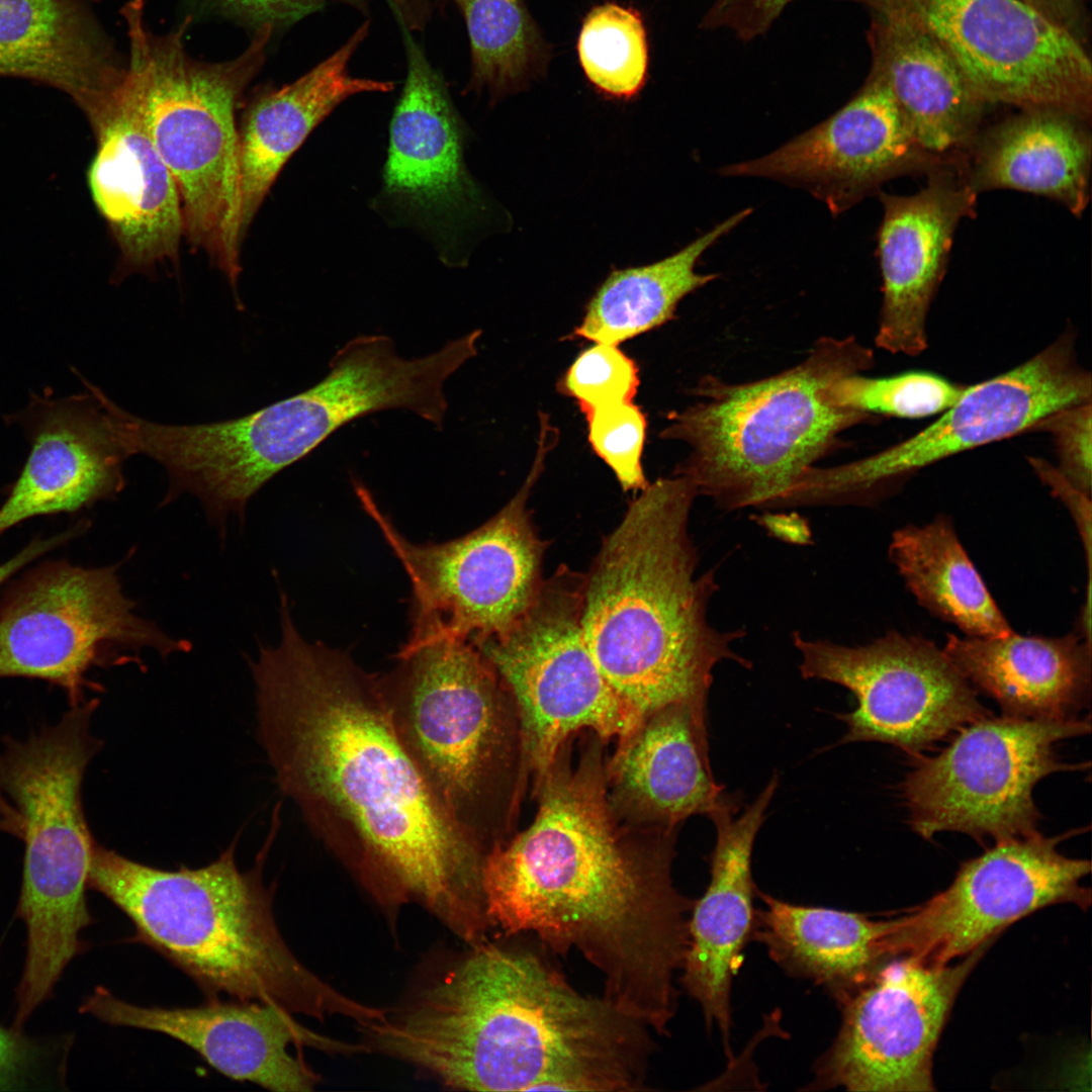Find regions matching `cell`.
Listing matches in <instances>:
<instances>
[{
  "mask_svg": "<svg viewBox=\"0 0 1092 1092\" xmlns=\"http://www.w3.org/2000/svg\"><path fill=\"white\" fill-rule=\"evenodd\" d=\"M249 661L258 736L281 792L379 903L416 902L467 943L489 930L485 849L431 793L391 726L377 673L305 640L289 607Z\"/></svg>",
  "mask_w": 1092,
  "mask_h": 1092,
  "instance_id": "6da1fadb",
  "label": "cell"
},
{
  "mask_svg": "<svg viewBox=\"0 0 1092 1092\" xmlns=\"http://www.w3.org/2000/svg\"><path fill=\"white\" fill-rule=\"evenodd\" d=\"M78 376L84 392L55 398L46 389L6 419L24 429L30 451L0 507V535L29 518L112 499L125 486L123 464L131 455L118 405Z\"/></svg>",
  "mask_w": 1092,
  "mask_h": 1092,
  "instance_id": "ffe728a7",
  "label": "cell"
},
{
  "mask_svg": "<svg viewBox=\"0 0 1092 1092\" xmlns=\"http://www.w3.org/2000/svg\"><path fill=\"white\" fill-rule=\"evenodd\" d=\"M480 331L414 359L397 354L385 335H363L332 358L312 387L254 413L253 433L269 466L280 472L302 459L343 425L367 414L408 410L442 429L447 379L476 355Z\"/></svg>",
  "mask_w": 1092,
  "mask_h": 1092,
  "instance_id": "d6986e66",
  "label": "cell"
},
{
  "mask_svg": "<svg viewBox=\"0 0 1092 1092\" xmlns=\"http://www.w3.org/2000/svg\"><path fill=\"white\" fill-rule=\"evenodd\" d=\"M870 14V73L887 85L919 146L937 160L970 146L986 102L951 56L915 20Z\"/></svg>",
  "mask_w": 1092,
  "mask_h": 1092,
  "instance_id": "83f0119b",
  "label": "cell"
},
{
  "mask_svg": "<svg viewBox=\"0 0 1092 1092\" xmlns=\"http://www.w3.org/2000/svg\"><path fill=\"white\" fill-rule=\"evenodd\" d=\"M751 211L734 213L660 261L614 269L588 301L571 337L618 345L670 321L684 297L718 277L696 272L701 256Z\"/></svg>",
  "mask_w": 1092,
  "mask_h": 1092,
  "instance_id": "836d02e7",
  "label": "cell"
},
{
  "mask_svg": "<svg viewBox=\"0 0 1092 1092\" xmlns=\"http://www.w3.org/2000/svg\"><path fill=\"white\" fill-rule=\"evenodd\" d=\"M874 362L854 338H822L801 363L767 378L733 384L705 377L695 389L700 399L671 414L660 433L691 447L674 474L724 510L783 506L842 432L874 419L829 395L834 381Z\"/></svg>",
  "mask_w": 1092,
  "mask_h": 1092,
  "instance_id": "8992f818",
  "label": "cell"
},
{
  "mask_svg": "<svg viewBox=\"0 0 1092 1092\" xmlns=\"http://www.w3.org/2000/svg\"><path fill=\"white\" fill-rule=\"evenodd\" d=\"M80 1012L111 1025L171 1036L190 1046L222 1075L271 1091H311L320 1081L301 1058L289 1054L290 1044L333 1055L368 1052L363 1043L314 1032L286 1010L254 1001L215 999L197 1007H143L97 987L83 1001Z\"/></svg>",
  "mask_w": 1092,
  "mask_h": 1092,
  "instance_id": "7402d4cb",
  "label": "cell"
},
{
  "mask_svg": "<svg viewBox=\"0 0 1092 1092\" xmlns=\"http://www.w3.org/2000/svg\"><path fill=\"white\" fill-rule=\"evenodd\" d=\"M793 0H714L700 26L728 30L744 42L765 35Z\"/></svg>",
  "mask_w": 1092,
  "mask_h": 1092,
  "instance_id": "7bdbcfd3",
  "label": "cell"
},
{
  "mask_svg": "<svg viewBox=\"0 0 1092 1092\" xmlns=\"http://www.w3.org/2000/svg\"><path fill=\"white\" fill-rule=\"evenodd\" d=\"M989 943L956 965L904 957L839 1002L841 1024L807 1089L932 1091V1059L964 982Z\"/></svg>",
  "mask_w": 1092,
  "mask_h": 1092,
  "instance_id": "2e32d148",
  "label": "cell"
},
{
  "mask_svg": "<svg viewBox=\"0 0 1092 1092\" xmlns=\"http://www.w3.org/2000/svg\"><path fill=\"white\" fill-rule=\"evenodd\" d=\"M256 864L241 872L233 842L211 863L166 871L132 860L94 841L88 888L117 906L132 922V940L144 943L190 977L207 1000L278 1006L324 1021L350 1018L358 1025L380 1019L384 1008L357 1001L326 983L291 951L273 912L274 888L262 869L277 829Z\"/></svg>",
  "mask_w": 1092,
  "mask_h": 1092,
  "instance_id": "5b68a950",
  "label": "cell"
},
{
  "mask_svg": "<svg viewBox=\"0 0 1092 1092\" xmlns=\"http://www.w3.org/2000/svg\"><path fill=\"white\" fill-rule=\"evenodd\" d=\"M967 180L932 173L911 195L880 192L884 213L878 233L883 300L879 348L916 356L927 347L926 317L944 275L956 230L974 210Z\"/></svg>",
  "mask_w": 1092,
  "mask_h": 1092,
  "instance_id": "4316f807",
  "label": "cell"
},
{
  "mask_svg": "<svg viewBox=\"0 0 1092 1092\" xmlns=\"http://www.w3.org/2000/svg\"><path fill=\"white\" fill-rule=\"evenodd\" d=\"M933 162L939 160L919 146L887 85L869 73L852 98L827 119L776 151L720 173L800 186L837 215L885 181Z\"/></svg>",
  "mask_w": 1092,
  "mask_h": 1092,
  "instance_id": "44dd1931",
  "label": "cell"
},
{
  "mask_svg": "<svg viewBox=\"0 0 1092 1092\" xmlns=\"http://www.w3.org/2000/svg\"><path fill=\"white\" fill-rule=\"evenodd\" d=\"M405 29V28H404ZM407 76L389 128L385 195L439 242L445 261L479 207L464 163V127L444 81L404 30Z\"/></svg>",
  "mask_w": 1092,
  "mask_h": 1092,
  "instance_id": "cb8c5ba5",
  "label": "cell"
},
{
  "mask_svg": "<svg viewBox=\"0 0 1092 1092\" xmlns=\"http://www.w3.org/2000/svg\"><path fill=\"white\" fill-rule=\"evenodd\" d=\"M967 386L928 372H907L890 377L850 374L829 388L838 406L868 415L922 418L942 413L964 393Z\"/></svg>",
  "mask_w": 1092,
  "mask_h": 1092,
  "instance_id": "74e56055",
  "label": "cell"
},
{
  "mask_svg": "<svg viewBox=\"0 0 1092 1092\" xmlns=\"http://www.w3.org/2000/svg\"><path fill=\"white\" fill-rule=\"evenodd\" d=\"M584 574L559 566L505 634L476 645L516 709L522 786L545 772L561 747L588 730L602 743L639 722L602 673L582 634Z\"/></svg>",
  "mask_w": 1092,
  "mask_h": 1092,
  "instance_id": "8fae6325",
  "label": "cell"
},
{
  "mask_svg": "<svg viewBox=\"0 0 1092 1092\" xmlns=\"http://www.w3.org/2000/svg\"><path fill=\"white\" fill-rule=\"evenodd\" d=\"M752 936L792 976L824 987L837 1002L862 986L888 960L896 919L791 904L758 892Z\"/></svg>",
  "mask_w": 1092,
  "mask_h": 1092,
  "instance_id": "4dcf8cb0",
  "label": "cell"
},
{
  "mask_svg": "<svg viewBox=\"0 0 1092 1092\" xmlns=\"http://www.w3.org/2000/svg\"><path fill=\"white\" fill-rule=\"evenodd\" d=\"M117 569L50 561L19 579L0 603V677L49 681L74 706L85 701L93 667L138 661L144 649L189 651L187 640L136 614Z\"/></svg>",
  "mask_w": 1092,
  "mask_h": 1092,
  "instance_id": "7c38bea8",
  "label": "cell"
},
{
  "mask_svg": "<svg viewBox=\"0 0 1092 1092\" xmlns=\"http://www.w3.org/2000/svg\"><path fill=\"white\" fill-rule=\"evenodd\" d=\"M396 16L408 29H419L428 16L427 0H387Z\"/></svg>",
  "mask_w": 1092,
  "mask_h": 1092,
  "instance_id": "c3c4849f",
  "label": "cell"
},
{
  "mask_svg": "<svg viewBox=\"0 0 1092 1092\" xmlns=\"http://www.w3.org/2000/svg\"><path fill=\"white\" fill-rule=\"evenodd\" d=\"M1056 25L1083 41L1082 0H1022Z\"/></svg>",
  "mask_w": 1092,
  "mask_h": 1092,
  "instance_id": "7dc6e473",
  "label": "cell"
},
{
  "mask_svg": "<svg viewBox=\"0 0 1092 1092\" xmlns=\"http://www.w3.org/2000/svg\"><path fill=\"white\" fill-rule=\"evenodd\" d=\"M555 440L554 428L542 418L538 452L519 491L486 523L444 543H412L357 485L364 510L410 578L411 640L449 636L478 644L508 632L531 608L544 582L546 543L527 504Z\"/></svg>",
  "mask_w": 1092,
  "mask_h": 1092,
  "instance_id": "30bf717a",
  "label": "cell"
},
{
  "mask_svg": "<svg viewBox=\"0 0 1092 1092\" xmlns=\"http://www.w3.org/2000/svg\"><path fill=\"white\" fill-rule=\"evenodd\" d=\"M706 707L707 702L665 706L617 740L605 775L611 806L622 821L674 831L693 815L709 817L737 801L714 779Z\"/></svg>",
  "mask_w": 1092,
  "mask_h": 1092,
  "instance_id": "484cf974",
  "label": "cell"
},
{
  "mask_svg": "<svg viewBox=\"0 0 1092 1092\" xmlns=\"http://www.w3.org/2000/svg\"><path fill=\"white\" fill-rule=\"evenodd\" d=\"M639 383L633 359L617 345L596 343L576 357L557 387L586 415L604 405L632 401Z\"/></svg>",
  "mask_w": 1092,
  "mask_h": 1092,
  "instance_id": "f35d334b",
  "label": "cell"
},
{
  "mask_svg": "<svg viewBox=\"0 0 1092 1092\" xmlns=\"http://www.w3.org/2000/svg\"><path fill=\"white\" fill-rule=\"evenodd\" d=\"M1086 121L1059 109H1022L977 142L968 184L976 193L1003 188L1048 196L1080 214L1089 200Z\"/></svg>",
  "mask_w": 1092,
  "mask_h": 1092,
  "instance_id": "1f68e13d",
  "label": "cell"
},
{
  "mask_svg": "<svg viewBox=\"0 0 1092 1092\" xmlns=\"http://www.w3.org/2000/svg\"><path fill=\"white\" fill-rule=\"evenodd\" d=\"M903 14L932 34L987 102L1089 119L1092 68L1082 41L1022 0H833Z\"/></svg>",
  "mask_w": 1092,
  "mask_h": 1092,
  "instance_id": "5bb4252c",
  "label": "cell"
},
{
  "mask_svg": "<svg viewBox=\"0 0 1092 1092\" xmlns=\"http://www.w3.org/2000/svg\"><path fill=\"white\" fill-rule=\"evenodd\" d=\"M96 699L71 706L54 725L25 740L7 738L0 752V792L16 807L24 842L16 907L27 931L18 984L31 999L50 997L70 962L83 951L81 932L93 918L85 892L94 844L82 804V783L102 742L91 731Z\"/></svg>",
  "mask_w": 1092,
  "mask_h": 1092,
  "instance_id": "9c48e42d",
  "label": "cell"
},
{
  "mask_svg": "<svg viewBox=\"0 0 1092 1092\" xmlns=\"http://www.w3.org/2000/svg\"><path fill=\"white\" fill-rule=\"evenodd\" d=\"M87 524L80 522L74 527L46 539L31 541L9 560L0 563V584L35 558L46 554L80 534Z\"/></svg>",
  "mask_w": 1092,
  "mask_h": 1092,
  "instance_id": "bcb514c9",
  "label": "cell"
},
{
  "mask_svg": "<svg viewBox=\"0 0 1092 1092\" xmlns=\"http://www.w3.org/2000/svg\"><path fill=\"white\" fill-rule=\"evenodd\" d=\"M377 673L395 735L449 815L486 852L507 839L522 788L514 702L473 643L407 641Z\"/></svg>",
  "mask_w": 1092,
  "mask_h": 1092,
  "instance_id": "52a82bcc",
  "label": "cell"
},
{
  "mask_svg": "<svg viewBox=\"0 0 1092 1092\" xmlns=\"http://www.w3.org/2000/svg\"><path fill=\"white\" fill-rule=\"evenodd\" d=\"M889 557L917 602L966 636L1003 637L1013 632L949 518L939 516L924 526L898 529Z\"/></svg>",
  "mask_w": 1092,
  "mask_h": 1092,
  "instance_id": "e575fe53",
  "label": "cell"
},
{
  "mask_svg": "<svg viewBox=\"0 0 1092 1092\" xmlns=\"http://www.w3.org/2000/svg\"><path fill=\"white\" fill-rule=\"evenodd\" d=\"M604 539L584 574L581 629L602 673L630 713L707 702L717 664L750 663L733 650L742 630L708 620L715 574L697 575L689 534L690 479L648 483Z\"/></svg>",
  "mask_w": 1092,
  "mask_h": 1092,
  "instance_id": "277c9868",
  "label": "cell"
},
{
  "mask_svg": "<svg viewBox=\"0 0 1092 1092\" xmlns=\"http://www.w3.org/2000/svg\"><path fill=\"white\" fill-rule=\"evenodd\" d=\"M123 71L80 0H0V75L44 81L83 108Z\"/></svg>",
  "mask_w": 1092,
  "mask_h": 1092,
  "instance_id": "d6a6232c",
  "label": "cell"
},
{
  "mask_svg": "<svg viewBox=\"0 0 1092 1092\" xmlns=\"http://www.w3.org/2000/svg\"><path fill=\"white\" fill-rule=\"evenodd\" d=\"M1091 401L1060 410L1031 430L1052 435L1059 456V471L1076 487L1091 495Z\"/></svg>",
  "mask_w": 1092,
  "mask_h": 1092,
  "instance_id": "b9f144b4",
  "label": "cell"
},
{
  "mask_svg": "<svg viewBox=\"0 0 1092 1092\" xmlns=\"http://www.w3.org/2000/svg\"><path fill=\"white\" fill-rule=\"evenodd\" d=\"M230 16L258 27L291 24L323 7L326 0H208Z\"/></svg>",
  "mask_w": 1092,
  "mask_h": 1092,
  "instance_id": "ee69618b",
  "label": "cell"
},
{
  "mask_svg": "<svg viewBox=\"0 0 1092 1092\" xmlns=\"http://www.w3.org/2000/svg\"><path fill=\"white\" fill-rule=\"evenodd\" d=\"M471 49L469 88L497 97L540 73L548 49L523 0H457Z\"/></svg>",
  "mask_w": 1092,
  "mask_h": 1092,
  "instance_id": "d590c367",
  "label": "cell"
},
{
  "mask_svg": "<svg viewBox=\"0 0 1092 1092\" xmlns=\"http://www.w3.org/2000/svg\"><path fill=\"white\" fill-rule=\"evenodd\" d=\"M600 743L572 764L567 742L534 781L532 823L485 855L486 913L507 936L578 951L601 973L605 999L664 1035L694 901L671 879L674 831L642 840L613 810Z\"/></svg>",
  "mask_w": 1092,
  "mask_h": 1092,
  "instance_id": "7a4b0ae2",
  "label": "cell"
},
{
  "mask_svg": "<svg viewBox=\"0 0 1092 1092\" xmlns=\"http://www.w3.org/2000/svg\"><path fill=\"white\" fill-rule=\"evenodd\" d=\"M1091 374L1078 362L1075 336L1065 332L1022 364L966 387L937 421L879 453L827 468L806 479L817 504L863 497L892 481L958 453L1023 431L1065 407L1091 401Z\"/></svg>",
  "mask_w": 1092,
  "mask_h": 1092,
  "instance_id": "9a60e30c",
  "label": "cell"
},
{
  "mask_svg": "<svg viewBox=\"0 0 1092 1092\" xmlns=\"http://www.w3.org/2000/svg\"><path fill=\"white\" fill-rule=\"evenodd\" d=\"M778 786L775 774L741 815L735 817V802L709 816L717 832L711 879L704 895L694 901L689 917V945L680 982L699 1003L706 1026L719 1029L729 1057L732 981L754 924L752 848Z\"/></svg>",
  "mask_w": 1092,
  "mask_h": 1092,
  "instance_id": "d4e9b609",
  "label": "cell"
},
{
  "mask_svg": "<svg viewBox=\"0 0 1092 1092\" xmlns=\"http://www.w3.org/2000/svg\"><path fill=\"white\" fill-rule=\"evenodd\" d=\"M71 1040L34 1037L0 1023V1091L63 1088Z\"/></svg>",
  "mask_w": 1092,
  "mask_h": 1092,
  "instance_id": "60d3db41",
  "label": "cell"
},
{
  "mask_svg": "<svg viewBox=\"0 0 1092 1092\" xmlns=\"http://www.w3.org/2000/svg\"><path fill=\"white\" fill-rule=\"evenodd\" d=\"M471 950L385 1017L359 1026L368 1051L470 1091L647 1089L650 1029L575 990L541 954Z\"/></svg>",
  "mask_w": 1092,
  "mask_h": 1092,
  "instance_id": "3957f363",
  "label": "cell"
},
{
  "mask_svg": "<svg viewBox=\"0 0 1092 1092\" xmlns=\"http://www.w3.org/2000/svg\"><path fill=\"white\" fill-rule=\"evenodd\" d=\"M1064 836L1038 831L996 841L962 864L952 883L908 915L896 918L888 937L890 957H912L943 966L990 943L1018 919L1055 904L1086 910L1091 891L1081 881L1087 859L1061 854Z\"/></svg>",
  "mask_w": 1092,
  "mask_h": 1092,
  "instance_id": "ac0fdd59",
  "label": "cell"
},
{
  "mask_svg": "<svg viewBox=\"0 0 1092 1092\" xmlns=\"http://www.w3.org/2000/svg\"><path fill=\"white\" fill-rule=\"evenodd\" d=\"M1085 719L1041 720L1002 716L971 722L937 755L921 757L902 784L913 831L926 840L956 831L996 841L1037 832L1032 794L1063 762L1059 742L1090 733Z\"/></svg>",
  "mask_w": 1092,
  "mask_h": 1092,
  "instance_id": "4fadbf2b",
  "label": "cell"
},
{
  "mask_svg": "<svg viewBox=\"0 0 1092 1092\" xmlns=\"http://www.w3.org/2000/svg\"><path fill=\"white\" fill-rule=\"evenodd\" d=\"M129 40L123 84L176 182L184 239L203 252L236 290L242 272L238 103L265 60L271 25L257 28L235 59L207 63L188 54L185 20L156 34L144 0L122 8Z\"/></svg>",
  "mask_w": 1092,
  "mask_h": 1092,
  "instance_id": "ba28073f",
  "label": "cell"
},
{
  "mask_svg": "<svg viewBox=\"0 0 1092 1092\" xmlns=\"http://www.w3.org/2000/svg\"><path fill=\"white\" fill-rule=\"evenodd\" d=\"M1034 472L1051 492L1069 510L1077 526L1086 553L1088 586H1091V495L1072 484L1057 467L1045 460L1028 458Z\"/></svg>",
  "mask_w": 1092,
  "mask_h": 1092,
  "instance_id": "f6af8a7d",
  "label": "cell"
},
{
  "mask_svg": "<svg viewBox=\"0 0 1092 1092\" xmlns=\"http://www.w3.org/2000/svg\"><path fill=\"white\" fill-rule=\"evenodd\" d=\"M124 74V73H123ZM96 138L88 186L128 272L176 264L184 239L179 191L120 81L85 110Z\"/></svg>",
  "mask_w": 1092,
  "mask_h": 1092,
  "instance_id": "603a6c76",
  "label": "cell"
},
{
  "mask_svg": "<svg viewBox=\"0 0 1092 1092\" xmlns=\"http://www.w3.org/2000/svg\"><path fill=\"white\" fill-rule=\"evenodd\" d=\"M576 49L585 77L603 94L630 99L645 85L647 33L634 8L615 2L593 7L582 20Z\"/></svg>",
  "mask_w": 1092,
  "mask_h": 1092,
  "instance_id": "8d00e7d4",
  "label": "cell"
},
{
  "mask_svg": "<svg viewBox=\"0 0 1092 1092\" xmlns=\"http://www.w3.org/2000/svg\"><path fill=\"white\" fill-rule=\"evenodd\" d=\"M942 650L1004 716L1067 720L1089 706L1091 640L1078 630L1056 638L948 634Z\"/></svg>",
  "mask_w": 1092,
  "mask_h": 1092,
  "instance_id": "f1b7e54d",
  "label": "cell"
},
{
  "mask_svg": "<svg viewBox=\"0 0 1092 1092\" xmlns=\"http://www.w3.org/2000/svg\"><path fill=\"white\" fill-rule=\"evenodd\" d=\"M585 417L593 450L613 470L622 488H645L649 482L641 463L647 427L643 412L628 401L598 407Z\"/></svg>",
  "mask_w": 1092,
  "mask_h": 1092,
  "instance_id": "ab89813d",
  "label": "cell"
},
{
  "mask_svg": "<svg viewBox=\"0 0 1092 1092\" xmlns=\"http://www.w3.org/2000/svg\"><path fill=\"white\" fill-rule=\"evenodd\" d=\"M368 29V22L363 23L305 75L281 88L262 90L246 107L238 124L243 239L285 164L335 107L355 94L393 89L391 82L349 73V62Z\"/></svg>",
  "mask_w": 1092,
  "mask_h": 1092,
  "instance_id": "f546056e",
  "label": "cell"
},
{
  "mask_svg": "<svg viewBox=\"0 0 1092 1092\" xmlns=\"http://www.w3.org/2000/svg\"><path fill=\"white\" fill-rule=\"evenodd\" d=\"M804 678L848 689L856 708L839 714L841 743L877 741L917 754L965 725L989 716L975 690L927 639L889 632L864 646L794 634Z\"/></svg>",
  "mask_w": 1092,
  "mask_h": 1092,
  "instance_id": "e0dca14e",
  "label": "cell"
}]
</instances>
